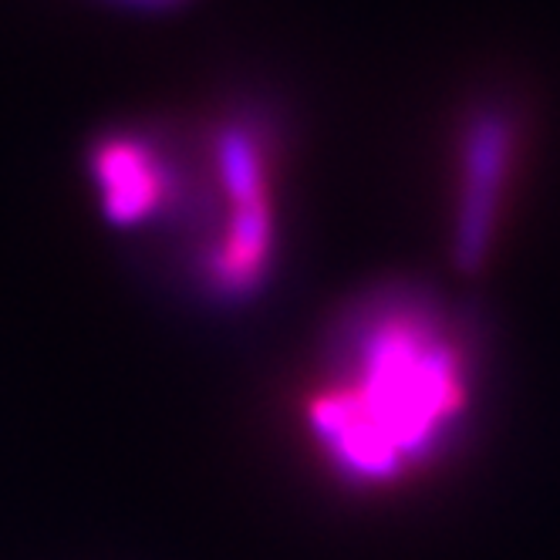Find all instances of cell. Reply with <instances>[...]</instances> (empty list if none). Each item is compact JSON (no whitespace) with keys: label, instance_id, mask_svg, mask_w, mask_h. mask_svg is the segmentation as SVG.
I'll return each mask as SVG.
<instances>
[{"label":"cell","instance_id":"cell-3","mask_svg":"<svg viewBox=\"0 0 560 560\" xmlns=\"http://www.w3.org/2000/svg\"><path fill=\"white\" fill-rule=\"evenodd\" d=\"M516 122L510 112L479 108L466 118L456 155L453 254L463 270H483L510 199L516 170Z\"/></svg>","mask_w":560,"mask_h":560},{"label":"cell","instance_id":"cell-1","mask_svg":"<svg viewBox=\"0 0 560 560\" xmlns=\"http://www.w3.org/2000/svg\"><path fill=\"white\" fill-rule=\"evenodd\" d=\"M472 375L456 311L422 288H375L328 331L304 398L311 446L345 487L406 483L456 446Z\"/></svg>","mask_w":560,"mask_h":560},{"label":"cell","instance_id":"cell-4","mask_svg":"<svg viewBox=\"0 0 560 560\" xmlns=\"http://www.w3.org/2000/svg\"><path fill=\"white\" fill-rule=\"evenodd\" d=\"M92 179L98 186L102 213L112 226H142L176 199V170L159 142L126 132L108 136L92 152Z\"/></svg>","mask_w":560,"mask_h":560},{"label":"cell","instance_id":"cell-5","mask_svg":"<svg viewBox=\"0 0 560 560\" xmlns=\"http://www.w3.org/2000/svg\"><path fill=\"white\" fill-rule=\"evenodd\" d=\"M129 4H136V8H173V4H179V0H129Z\"/></svg>","mask_w":560,"mask_h":560},{"label":"cell","instance_id":"cell-2","mask_svg":"<svg viewBox=\"0 0 560 560\" xmlns=\"http://www.w3.org/2000/svg\"><path fill=\"white\" fill-rule=\"evenodd\" d=\"M267 122L240 112L217 122L207 145L203 244L196 270L223 304L264 291L277 260V152Z\"/></svg>","mask_w":560,"mask_h":560}]
</instances>
